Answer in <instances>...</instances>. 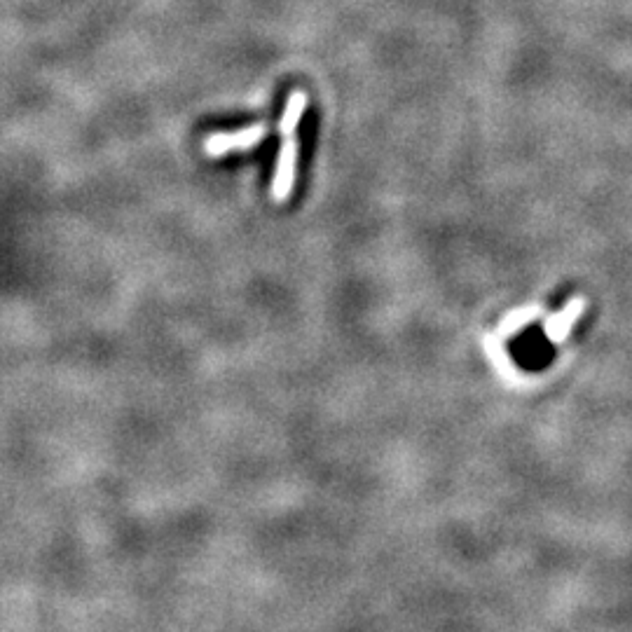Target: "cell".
<instances>
[{
  "instance_id": "obj_1",
  "label": "cell",
  "mask_w": 632,
  "mask_h": 632,
  "mask_svg": "<svg viewBox=\"0 0 632 632\" xmlns=\"http://www.w3.org/2000/svg\"><path fill=\"white\" fill-rule=\"evenodd\" d=\"M267 136L265 122L237 129V132H216L204 141V153L209 157H223L230 153H242V150L256 148Z\"/></svg>"
},
{
  "instance_id": "obj_2",
  "label": "cell",
  "mask_w": 632,
  "mask_h": 632,
  "mask_svg": "<svg viewBox=\"0 0 632 632\" xmlns=\"http://www.w3.org/2000/svg\"><path fill=\"white\" fill-rule=\"evenodd\" d=\"M295 162H298V141L293 136L281 143L277 164H274V176H272V199L274 202H286L293 192L295 183Z\"/></svg>"
},
{
  "instance_id": "obj_3",
  "label": "cell",
  "mask_w": 632,
  "mask_h": 632,
  "mask_svg": "<svg viewBox=\"0 0 632 632\" xmlns=\"http://www.w3.org/2000/svg\"><path fill=\"white\" fill-rule=\"evenodd\" d=\"M305 111H307V94L300 92V89H295V92L288 96L286 108H284V113H281L279 125H277L279 134L284 136V139H288V136H293L295 127L300 125V120H302V115H305Z\"/></svg>"
},
{
  "instance_id": "obj_4",
  "label": "cell",
  "mask_w": 632,
  "mask_h": 632,
  "mask_svg": "<svg viewBox=\"0 0 632 632\" xmlns=\"http://www.w3.org/2000/svg\"><path fill=\"white\" fill-rule=\"evenodd\" d=\"M532 319H534L532 309H515V312H511L504 321H501L499 335H501V338H506V335H515L522 326L530 324Z\"/></svg>"
}]
</instances>
